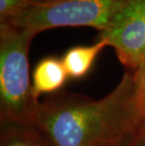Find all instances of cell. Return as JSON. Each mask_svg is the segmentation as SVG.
I'll list each match as a JSON object with an SVG mask.
<instances>
[{
  "label": "cell",
  "mask_w": 145,
  "mask_h": 146,
  "mask_svg": "<svg viewBox=\"0 0 145 146\" xmlns=\"http://www.w3.org/2000/svg\"><path fill=\"white\" fill-rule=\"evenodd\" d=\"M31 125L48 146H127L145 123L127 71L101 99L60 92L39 102Z\"/></svg>",
  "instance_id": "1"
},
{
  "label": "cell",
  "mask_w": 145,
  "mask_h": 146,
  "mask_svg": "<svg viewBox=\"0 0 145 146\" xmlns=\"http://www.w3.org/2000/svg\"><path fill=\"white\" fill-rule=\"evenodd\" d=\"M36 35L0 24V123H31L39 102L33 97L28 51Z\"/></svg>",
  "instance_id": "2"
},
{
  "label": "cell",
  "mask_w": 145,
  "mask_h": 146,
  "mask_svg": "<svg viewBox=\"0 0 145 146\" xmlns=\"http://www.w3.org/2000/svg\"><path fill=\"white\" fill-rule=\"evenodd\" d=\"M131 0H61L34 5L10 24L35 35L66 27H89L103 32ZM3 24V23H2Z\"/></svg>",
  "instance_id": "3"
},
{
  "label": "cell",
  "mask_w": 145,
  "mask_h": 146,
  "mask_svg": "<svg viewBox=\"0 0 145 146\" xmlns=\"http://www.w3.org/2000/svg\"><path fill=\"white\" fill-rule=\"evenodd\" d=\"M99 39L115 49L123 66L135 71L145 60V0H131Z\"/></svg>",
  "instance_id": "4"
},
{
  "label": "cell",
  "mask_w": 145,
  "mask_h": 146,
  "mask_svg": "<svg viewBox=\"0 0 145 146\" xmlns=\"http://www.w3.org/2000/svg\"><path fill=\"white\" fill-rule=\"evenodd\" d=\"M68 77L62 60L47 57L37 63L32 74V94L39 101L42 94H54L66 83Z\"/></svg>",
  "instance_id": "5"
},
{
  "label": "cell",
  "mask_w": 145,
  "mask_h": 146,
  "mask_svg": "<svg viewBox=\"0 0 145 146\" xmlns=\"http://www.w3.org/2000/svg\"><path fill=\"white\" fill-rule=\"evenodd\" d=\"M107 46H109V43L99 39L91 45L73 46L66 51L61 60L68 77L73 79L84 77L91 69L100 52Z\"/></svg>",
  "instance_id": "6"
},
{
  "label": "cell",
  "mask_w": 145,
  "mask_h": 146,
  "mask_svg": "<svg viewBox=\"0 0 145 146\" xmlns=\"http://www.w3.org/2000/svg\"><path fill=\"white\" fill-rule=\"evenodd\" d=\"M0 146H48L31 123H0Z\"/></svg>",
  "instance_id": "7"
},
{
  "label": "cell",
  "mask_w": 145,
  "mask_h": 146,
  "mask_svg": "<svg viewBox=\"0 0 145 146\" xmlns=\"http://www.w3.org/2000/svg\"><path fill=\"white\" fill-rule=\"evenodd\" d=\"M36 4L37 0H0V24L10 23Z\"/></svg>",
  "instance_id": "8"
},
{
  "label": "cell",
  "mask_w": 145,
  "mask_h": 146,
  "mask_svg": "<svg viewBox=\"0 0 145 146\" xmlns=\"http://www.w3.org/2000/svg\"><path fill=\"white\" fill-rule=\"evenodd\" d=\"M136 99L141 114L145 118V60L133 71Z\"/></svg>",
  "instance_id": "9"
},
{
  "label": "cell",
  "mask_w": 145,
  "mask_h": 146,
  "mask_svg": "<svg viewBox=\"0 0 145 146\" xmlns=\"http://www.w3.org/2000/svg\"><path fill=\"white\" fill-rule=\"evenodd\" d=\"M127 146H145V123L136 138Z\"/></svg>",
  "instance_id": "10"
},
{
  "label": "cell",
  "mask_w": 145,
  "mask_h": 146,
  "mask_svg": "<svg viewBox=\"0 0 145 146\" xmlns=\"http://www.w3.org/2000/svg\"><path fill=\"white\" fill-rule=\"evenodd\" d=\"M39 3H54L58 1H61V0H37Z\"/></svg>",
  "instance_id": "11"
},
{
  "label": "cell",
  "mask_w": 145,
  "mask_h": 146,
  "mask_svg": "<svg viewBox=\"0 0 145 146\" xmlns=\"http://www.w3.org/2000/svg\"></svg>",
  "instance_id": "12"
}]
</instances>
